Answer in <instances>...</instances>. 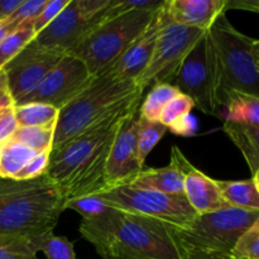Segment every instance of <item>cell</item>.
I'll return each instance as SVG.
<instances>
[{
	"instance_id": "cell-1",
	"label": "cell",
	"mask_w": 259,
	"mask_h": 259,
	"mask_svg": "<svg viewBox=\"0 0 259 259\" xmlns=\"http://www.w3.org/2000/svg\"><path fill=\"white\" fill-rule=\"evenodd\" d=\"M139 110L124 111L85 132L50 153L46 176L60 190L65 201L106 191V166L124 120Z\"/></svg>"
},
{
	"instance_id": "cell-2",
	"label": "cell",
	"mask_w": 259,
	"mask_h": 259,
	"mask_svg": "<svg viewBox=\"0 0 259 259\" xmlns=\"http://www.w3.org/2000/svg\"><path fill=\"white\" fill-rule=\"evenodd\" d=\"M80 233L101 259H182L171 225L111 207L93 220H82Z\"/></svg>"
},
{
	"instance_id": "cell-3",
	"label": "cell",
	"mask_w": 259,
	"mask_h": 259,
	"mask_svg": "<svg viewBox=\"0 0 259 259\" xmlns=\"http://www.w3.org/2000/svg\"><path fill=\"white\" fill-rule=\"evenodd\" d=\"M143 91L136 81L123 80L109 68L100 71L60 110L51 151L118 114L139 108Z\"/></svg>"
},
{
	"instance_id": "cell-4",
	"label": "cell",
	"mask_w": 259,
	"mask_h": 259,
	"mask_svg": "<svg viewBox=\"0 0 259 259\" xmlns=\"http://www.w3.org/2000/svg\"><path fill=\"white\" fill-rule=\"evenodd\" d=\"M65 202L46 175L33 180L0 179V233L37 237L53 232Z\"/></svg>"
},
{
	"instance_id": "cell-5",
	"label": "cell",
	"mask_w": 259,
	"mask_h": 259,
	"mask_svg": "<svg viewBox=\"0 0 259 259\" xmlns=\"http://www.w3.org/2000/svg\"><path fill=\"white\" fill-rule=\"evenodd\" d=\"M254 39L235 29L222 14L207 30L209 61L218 105L234 94L259 99V70L253 56Z\"/></svg>"
},
{
	"instance_id": "cell-6",
	"label": "cell",
	"mask_w": 259,
	"mask_h": 259,
	"mask_svg": "<svg viewBox=\"0 0 259 259\" xmlns=\"http://www.w3.org/2000/svg\"><path fill=\"white\" fill-rule=\"evenodd\" d=\"M157 12L132 9L105 20L94 28L67 55L82 61L91 75H98L144 33Z\"/></svg>"
},
{
	"instance_id": "cell-7",
	"label": "cell",
	"mask_w": 259,
	"mask_h": 259,
	"mask_svg": "<svg viewBox=\"0 0 259 259\" xmlns=\"http://www.w3.org/2000/svg\"><path fill=\"white\" fill-rule=\"evenodd\" d=\"M259 211L225 207L199 214L186 228L171 227L177 243L186 250L232 254L243 233L258 219Z\"/></svg>"
},
{
	"instance_id": "cell-8",
	"label": "cell",
	"mask_w": 259,
	"mask_h": 259,
	"mask_svg": "<svg viewBox=\"0 0 259 259\" xmlns=\"http://www.w3.org/2000/svg\"><path fill=\"white\" fill-rule=\"evenodd\" d=\"M95 196L113 209L159 220L176 228H186L199 215L185 195L163 194L133 185L114 187Z\"/></svg>"
},
{
	"instance_id": "cell-9",
	"label": "cell",
	"mask_w": 259,
	"mask_h": 259,
	"mask_svg": "<svg viewBox=\"0 0 259 259\" xmlns=\"http://www.w3.org/2000/svg\"><path fill=\"white\" fill-rule=\"evenodd\" d=\"M109 4L110 0H70L34 40L43 47L67 55L94 28L105 22Z\"/></svg>"
},
{
	"instance_id": "cell-10",
	"label": "cell",
	"mask_w": 259,
	"mask_h": 259,
	"mask_svg": "<svg viewBox=\"0 0 259 259\" xmlns=\"http://www.w3.org/2000/svg\"><path fill=\"white\" fill-rule=\"evenodd\" d=\"M206 32L172 23L164 12V23L159 30L151 62L137 80L139 88L146 90L174 77L187 53Z\"/></svg>"
},
{
	"instance_id": "cell-11",
	"label": "cell",
	"mask_w": 259,
	"mask_h": 259,
	"mask_svg": "<svg viewBox=\"0 0 259 259\" xmlns=\"http://www.w3.org/2000/svg\"><path fill=\"white\" fill-rule=\"evenodd\" d=\"M176 86L184 95L194 101L195 106L206 115L219 116V109L212 82L209 61L207 32L195 43L177 70Z\"/></svg>"
},
{
	"instance_id": "cell-12",
	"label": "cell",
	"mask_w": 259,
	"mask_h": 259,
	"mask_svg": "<svg viewBox=\"0 0 259 259\" xmlns=\"http://www.w3.org/2000/svg\"><path fill=\"white\" fill-rule=\"evenodd\" d=\"M91 78L93 75L82 61L72 55H65L38 88L18 105L39 103L53 106L60 111L90 83Z\"/></svg>"
},
{
	"instance_id": "cell-13",
	"label": "cell",
	"mask_w": 259,
	"mask_h": 259,
	"mask_svg": "<svg viewBox=\"0 0 259 259\" xmlns=\"http://www.w3.org/2000/svg\"><path fill=\"white\" fill-rule=\"evenodd\" d=\"M63 56L65 53L43 47L33 39L3 68L7 75L8 93L15 105L38 88Z\"/></svg>"
},
{
	"instance_id": "cell-14",
	"label": "cell",
	"mask_w": 259,
	"mask_h": 259,
	"mask_svg": "<svg viewBox=\"0 0 259 259\" xmlns=\"http://www.w3.org/2000/svg\"><path fill=\"white\" fill-rule=\"evenodd\" d=\"M139 128V110L124 120L109 156L106 166V191L118 186L131 185L141 174L137 151V134Z\"/></svg>"
},
{
	"instance_id": "cell-15",
	"label": "cell",
	"mask_w": 259,
	"mask_h": 259,
	"mask_svg": "<svg viewBox=\"0 0 259 259\" xmlns=\"http://www.w3.org/2000/svg\"><path fill=\"white\" fill-rule=\"evenodd\" d=\"M171 161L179 167L184 176V195L197 214L230 207L220 194L217 180L206 176L204 172L190 163L177 146L172 147Z\"/></svg>"
},
{
	"instance_id": "cell-16",
	"label": "cell",
	"mask_w": 259,
	"mask_h": 259,
	"mask_svg": "<svg viewBox=\"0 0 259 259\" xmlns=\"http://www.w3.org/2000/svg\"><path fill=\"white\" fill-rule=\"evenodd\" d=\"M164 5V4H163ZM164 23L163 7L157 12L149 27L142 33L110 66L106 68L113 71L123 80H138L151 62L154 47L158 39L159 30Z\"/></svg>"
},
{
	"instance_id": "cell-17",
	"label": "cell",
	"mask_w": 259,
	"mask_h": 259,
	"mask_svg": "<svg viewBox=\"0 0 259 259\" xmlns=\"http://www.w3.org/2000/svg\"><path fill=\"white\" fill-rule=\"evenodd\" d=\"M228 0H166L164 12L172 23L209 30L227 12Z\"/></svg>"
},
{
	"instance_id": "cell-18",
	"label": "cell",
	"mask_w": 259,
	"mask_h": 259,
	"mask_svg": "<svg viewBox=\"0 0 259 259\" xmlns=\"http://www.w3.org/2000/svg\"><path fill=\"white\" fill-rule=\"evenodd\" d=\"M131 185L163 194L184 195V176L172 161L168 166L161 168H143Z\"/></svg>"
},
{
	"instance_id": "cell-19",
	"label": "cell",
	"mask_w": 259,
	"mask_h": 259,
	"mask_svg": "<svg viewBox=\"0 0 259 259\" xmlns=\"http://www.w3.org/2000/svg\"><path fill=\"white\" fill-rule=\"evenodd\" d=\"M223 129L242 152L252 174L259 171V123L239 124L224 121Z\"/></svg>"
},
{
	"instance_id": "cell-20",
	"label": "cell",
	"mask_w": 259,
	"mask_h": 259,
	"mask_svg": "<svg viewBox=\"0 0 259 259\" xmlns=\"http://www.w3.org/2000/svg\"><path fill=\"white\" fill-rule=\"evenodd\" d=\"M224 201L230 207L259 211V191L253 180L219 181L217 180Z\"/></svg>"
},
{
	"instance_id": "cell-21",
	"label": "cell",
	"mask_w": 259,
	"mask_h": 259,
	"mask_svg": "<svg viewBox=\"0 0 259 259\" xmlns=\"http://www.w3.org/2000/svg\"><path fill=\"white\" fill-rule=\"evenodd\" d=\"M38 153L13 139L0 144V179L14 180Z\"/></svg>"
},
{
	"instance_id": "cell-22",
	"label": "cell",
	"mask_w": 259,
	"mask_h": 259,
	"mask_svg": "<svg viewBox=\"0 0 259 259\" xmlns=\"http://www.w3.org/2000/svg\"><path fill=\"white\" fill-rule=\"evenodd\" d=\"M224 121L239 124L259 123V99L234 94L224 105Z\"/></svg>"
},
{
	"instance_id": "cell-23",
	"label": "cell",
	"mask_w": 259,
	"mask_h": 259,
	"mask_svg": "<svg viewBox=\"0 0 259 259\" xmlns=\"http://www.w3.org/2000/svg\"><path fill=\"white\" fill-rule=\"evenodd\" d=\"M18 126H56L60 111L51 105L29 103L14 108Z\"/></svg>"
},
{
	"instance_id": "cell-24",
	"label": "cell",
	"mask_w": 259,
	"mask_h": 259,
	"mask_svg": "<svg viewBox=\"0 0 259 259\" xmlns=\"http://www.w3.org/2000/svg\"><path fill=\"white\" fill-rule=\"evenodd\" d=\"M180 94L179 89L175 85H171L169 82L158 83V85L153 86L143 103H141L139 106V116L146 120L158 121L159 115H161L162 110L164 106L175 98V96Z\"/></svg>"
},
{
	"instance_id": "cell-25",
	"label": "cell",
	"mask_w": 259,
	"mask_h": 259,
	"mask_svg": "<svg viewBox=\"0 0 259 259\" xmlns=\"http://www.w3.org/2000/svg\"><path fill=\"white\" fill-rule=\"evenodd\" d=\"M35 38L33 22L23 23L13 30L0 43V70L5 67L13 58L19 55L25 46L29 45Z\"/></svg>"
},
{
	"instance_id": "cell-26",
	"label": "cell",
	"mask_w": 259,
	"mask_h": 259,
	"mask_svg": "<svg viewBox=\"0 0 259 259\" xmlns=\"http://www.w3.org/2000/svg\"><path fill=\"white\" fill-rule=\"evenodd\" d=\"M168 128L159 121L146 120L139 116V128L137 134V151H138L139 164L144 168L147 157L154 147L161 142Z\"/></svg>"
},
{
	"instance_id": "cell-27",
	"label": "cell",
	"mask_w": 259,
	"mask_h": 259,
	"mask_svg": "<svg viewBox=\"0 0 259 259\" xmlns=\"http://www.w3.org/2000/svg\"><path fill=\"white\" fill-rule=\"evenodd\" d=\"M56 126H18L13 141L35 152L51 151Z\"/></svg>"
},
{
	"instance_id": "cell-28",
	"label": "cell",
	"mask_w": 259,
	"mask_h": 259,
	"mask_svg": "<svg viewBox=\"0 0 259 259\" xmlns=\"http://www.w3.org/2000/svg\"><path fill=\"white\" fill-rule=\"evenodd\" d=\"M0 259H40L34 247V237L0 233Z\"/></svg>"
},
{
	"instance_id": "cell-29",
	"label": "cell",
	"mask_w": 259,
	"mask_h": 259,
	"mask_svg": "<svg viewBox=\"0 0 259 259\" xmlns=\"http://www.w3.org/2000/svg\"><path fill=\"white\" fill-rule=\"evenodd\" d=\"M35 250L42 252L46 259H77L73 243L66 237H58L47 232L34 237Z\"/></svg>"
},
{
	"instance_id": "cell-30",
	"label": "cell",
	"mask_w": 259,
	"mask_h": 259,
	"mask_svg": "<svg viewBox=\"0 0 259 259\" xmlns=\"http://www.w3.org/2000/svg\"><path fill=\"white\" fill-rule=\"evenodd\" d=\"M66 209H71L78 212L82 217V220H93L108 212L111 207L108 206L104 201H101L98 196L91 195V196H82L67 200L65 202V210Z\"/></svg>"
},
{
	"instance_id": "cell-31",
	"label": "cell",
	"mask_w": 259,
	"mask_h": 259,
	"mask_svg": "<svg viewBox=\"0 0 259 259\" xmlns=\"http://www.w3.org/2000/svg\"><path fill=\"white\" fill-rule=\"evenodd\" d=\"M238 259H259V217L243 233L232 252Z\"/></svg>"
},
{
	"instance_id": "cell-32",
	"label": "cell",
	"mask_w": 259,
	"mask_h": 259,
	"mask_svg": "<svg viewBox=\"0 0 259 259\" xmlns=\"http://www.w3.org/2000/svg\"><path fill=\"white\" fill-rule=\"evenodd\" d=\"M194 108V101H192L189 96L180 93L177 94L166 106H164L161 115H159L158 121L168 128V126L172 125L175 121L184 118L185 115H189Z\"/></svg>"
},
{
	"instance_id": "cell-33",
	"label": "cell",
	"mask_w": 259,
	"mask_h": 259,
	"mask_svg": "<svg viewBox=\"0 0 259 259\" xmlns=\"http://www.w3.org/2000/svg\"><path fill=\"white\" fill-rule=\"evenodd\" d=\"M48 0H23L22 4L4 20L13 30L17 29L23 23L33 22L42 12Z\"/></svg>"
},
{
	"instance_id": "cell-34",
	"label": "cell",
	"mask_w": 259,
	"mask_h": 259,
	"mask_svg": "<svg viewBox=\"0 0 259 259\" xmlns=\"http://www.w3.org/2000/svg\"><path fill=\"white\" fill-rule=\"evenodd\" d=\"M68 3L70 0H48L42 12L33 20V29H34L35 35L42 32L48 24H51Z\"/></svg>"
},
{
	"instance_id": "cell-35",
	"label": "cell",
	"mask_w": 259,
	"mask_h": 259,
	"mask_svg": "<svg viewBox=\"0 0 259 259\" xmlns=\"http://www.w3.org/2000/svg\"><path fill=\"white\" fill-rule=\"evenodd\" d=\"M50 153L51 151L39 152L37 156H34L28 162L27 166L19 172V175L14 180H33L45 176L48 163H50Z\"/></svg>"
},
{
	"instance_id": "cell-36",
	"label": "cell",
	"mask_w": 259,
	"mask_h": 259,
	"mask_svg": "<svg viewBox=\"0 0 259 259\" xmlns=\"http://www.w3.org/2000/svg\"><path fill=\"white\" fill-rule=\"evenodd\" d=\"M14 108L5 111V113H3L0 115V144L10 141L18 128V121L17 118H15Z\"/></svg>"
},
{
	"instance_id": "cell-37",
	"label": "cell",
	"mask_w": 259,
	"mask_h": 259,
	"mask_svg": "<svg viewBox=\"0 0 259 259\" xmlns=\"http://www.w3.org/2000/svg\"><path fill=\"white\" fill-rule=\"evenodd\" d=\"M168 129L172 132V133L176 134V136H182V137L194 136L197 131L196 119H195L191 114H189V115H185L184 118L175 121L172 125L168 126Z\"/></svg>"
},
{
	"instance_id": "cell-38",
	"label": "cell",
	"mask_w": 259,
	"mask_h": 259,
	"mask_svg": "<svg viewBox=\"0 0 259 259\" xmlns=\"http://www.w3.org/2000/svg\"><path fill=\"white\" fill-rule=\"evenodd\" d=\"M186 250V249H185ZM182 259H238L232 254H223V253L201 252V250H186Z\"/></svg>"
},
{
	"instance_id": "cell-39",
	"label": "cell",
	"mask_w": 259,
	"mask_h": 259,
	"mask_svg": "<svg viewBox=\"0 0 259 259\" xmlns=\"http://www.w3.org/2000/svg\"><path fill=\"white\" fill-rule=\"evenodd\" d=\"M240 9L259 14V0H228L227 10Z\"/></svg>"
},
{
	"instance_id": "cell-40",
	"label": "cell",
	"mask_w": 259,
	"mask_h": 259,
	"mask_svg": "<svg viewBox=\"0 0 259 259\" xmlns=\"http://www.w3.org/2000/svg\"><path fill=\"white\" fill-rule=\"evenodd\" d=\"M23 0H0V20H4L22 4Z\"/></svg>"
},
{
	"instance_id": "cell-41",
	"label": "cell",
	"mask_w": 259,
	"mask_h": 259,
	"mask_svg": "<svg viewBox=\"0 0 259 259\" xmlns=\"http://www.w3.org/2000/svg\"><path fill=\"white\" fill-rule=\"evenodd\" d=\"M15 106L14 100L12 99L10 94L7 91H0V115L5 111L10 110Z\"/></svg>"
},
{
	"instance_id": "cell-42",
	"label": "cell",
	"mask_w": 259,
	"mask_h": 259,
	"mask_svg": "<svg viewBox=\"0 0 259 259\" xmlns=\"http://www.w3.org/2000/svg\"><path fill=\"white\" fill-rule=\"evenodd\" d=\"M12 32L13 29L7 24V22H5V20H0V43H2L3 39Z\"/></svg>"
},
{
	"instance_id": "cell-43",
	"label": "cell",
	"mask_w": 259,
	"mask_h": 259,
	"mask_svg": "<svg viewBox=\"0 0 259 259\" xmlns=\"http://www.w3.org/2000/svg\"><path fill=\"white\" fill-rule=\"evenodd\" d=\"M253 56H254V61H255V65H257L258 70H259V39H254L253 42Z\"/></svg>"
},
{
	"instance_id": "cell-44",
	"label": "cell",
	"mask_w": 259,
	"mask_h": 259,
	"mask_svg": "<svg viewBox=\"0 0 259 259\" xmlns=\"http://www.w3.org/2000/svg\"><path fill=\"white\" fill-rule=\"evenodd\" d=\"M8 90V80L7 75L3 70H0V91H7Z\"/></svg>"
},
{
	"instance_id": "cell-45",
	"label": "cell",
	"mask_w": 259,
	"mask_h": 259,
	"mask_svg": "<svg viewBox=\"0 0 259 259\" xmlns=\"http://www.w3.org/2000/svg\"><path fill=\"white\" fill-rule=\"evenodd\" d=\"M252 180H253V181H254L255 186H257V189H258V191H259V171H257L254 175H253V179Z\"/></svg>"
}]
</instances>
